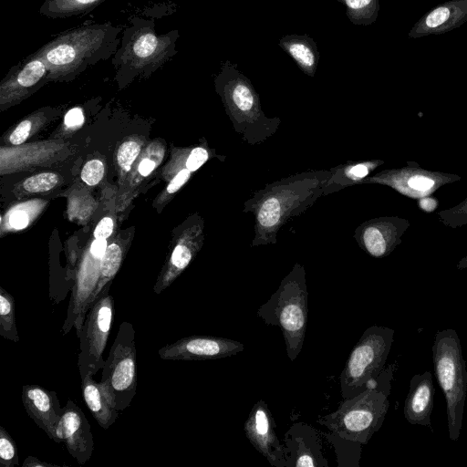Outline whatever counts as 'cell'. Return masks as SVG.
Returning a JSON list of instances; mask_svg holds the SVG:
<instances>
[{
    "label": "cell",
    "mask_w": 467,
    "mask_h": 467,
    "mask_svg": "<svg viewBox=\"0 0 467 467\" xmlns=\"http://www.w3.org/2000/svg\"><path fill=\"white\" fill-rule=\"evenodd\" d=\"M420 206L426 211H432L436 206V202L432 199H423L420 201Z\"/></svg>",
    "instance_id": "obj_40"
},
{
    "label": "cell",
    "mask_w": 467,
    "mask_h": 467,
    "mask_svg": "<svg viewBox=\"0 0 467 467\" xmlns=\"http://www.w3.org/2000/svg\"><path fill=\"white\" fill-rule=\"evenodd\" d=\"M308 292L304 266L296 264L256 315L268 326L278 327L283 334L286 355L296 360L302 350L308 315Z\"/></svg>",
    "instance_id": "obj_4"
},
{
    "label": "cell",
    "mask_w": 467,
    "mask_h": 467,
    "mask_svg": "<svg viewBox=\"0 0 467 467\" xmlns=\"http://www.w3.org/2000/svg\"><path fill=\"white\" fill-rule=\"evenodd\" d=\"M23 467H50V466H57L56 464L48 463L47 462H43L36 457L28 456L25 459Z\"/></svg>",
    "instance_id": "obj_38"
},
{
    "label": "cell",
    "mask_w": 467,
    "mask_h": 467,
    "mask_svg": "<svg viewBox=\"0 0 467 467\" xmlns=\"http://www.w3.org/2000/svg\"><path fill=\"white\" fill-rule=\"evenodd\" d=\"M209 158V153L206 149L202 147H196L190 152L185 165L191 171H197L202 164H204Z\"/></svg>",
    "instance_id": "obj_30"
},
{
    "label": "cell",
    "mask_w": 467,
    "mask_h": 467,
    "mask_svg": "<svg viewBox=\"0 0 467 467\" xmlns=\"http://www.w3.org/2000/svg\"><path fill=\"white\" fill-rule=\"evenodd\" d=\"M56 442H64L69 454L79 464L86 463L94 451L90 424L82 410L70 399L58 422Z\"/></svg>",
    "instance_id": "obj_13"
},
{
    "label": "cell",
    "mask_w": 467,
    "mask_h": 467,
    "mask_svg": "<svg viewBox=\"0 0 467 467\" xmlns=\"http://www.w3.org/2000/svg\"><path fill=\"white\" fill-rule=\"evenodd\" d=\"M244 350L236 340L214 336H188L158 350L165 360H209L234 356Z\"/></svg>",
    "instance_id": "obj_11"
},
{
    "label": "cell",
    "mask_w": 467,
    "mask_h": 467,
    "mask_svg": "<svg viewBox=\"0 0 467 467\" xmlns=\"http://www.w3.org/2000/svg\"><path fill=\"white\" fill-rule=\"evenodd\" d=\"M113 231V221L109 217L102 218L94 231L95 239H107Z\"/></svg>",
    "instance_id": "obj_32"
},
{
    "label": "cell",
    "mask_w": 467,
    "mask_h": 467,
    "mask_svg": "<svg viewBox=\"0 0 467 467\" xmlns=\"http://www.w3.org/2000/svg\"><path fill=\"white\" fill-rule=\"evenodd\" d=\"M132 24L125 30L113 62L131 70H146L161 66L176 53L178 31L157 36L150 21L137 19Z\"/></svg>",
    "instance_id": "obj_9"
},
{
    "label": "cell",
    "mask_w": 467,
    "mask_h": 467,
    "mask_svg": "<svg viewBox=\"0 0 467 467\" xmlns=\"http://www.w3.org/2000/svg\"><path fill=\"white\" fill-rule=\"evenodd\" d=\"M393 372L391 364L379 375L375 387L344 399L335 411L320 416L317 422L344 439L366 445L380 429L387 415Z\"/></svg>",
    "instance_id": "obj_3"
},
{
    "label": "cell",
    "mask_w": 467,
    "mask_h": 467,
    "mask_svg": "<svg viewBox=\"0 0 467 467\" xmlns=\"http://www.w3.org/2000/svg\"><path fill=\"white\" fill-rule=\"evenodd\" d=\"M0 335L15 343L19 341L15 316V299L3 287H0Z\"/></svg>",
    "instance_id": "obj_24"
},
{
    "label": "cell",
    "mask_w": 467,
    "mask_h": 467,
    "mask_svg": "<svg viewBox=\"0 0 467 467\" xmlns=\"http://www.w3.org/2000/svg\"><path fill=\"white\" fill-rule=\"evenodd\" d=\"M285 467H328L318 431L306 422L294 423L285 433Z\"/></svg>",
    "instance_id": "obj_14"
},
{
    "label": "cell",
    "mask_w": 467,
    "mask_h": 467,
    "mask_svg": "<svg viewBox=\"0 0 467 467\" xmlns=\"http://www.w3.org/2000/svg\"><path fill=\"white\" fill-rule=\"evenodd\" d=\"M29 222L28 215L26 212L18 210L15 211L9 217V223L15 229H24Z\"/></svg>",
    "instance_id": "obj_36"
},
{
    "label": "cell",
    "mask_w": 467,
    "mask_h": 467,
    "mask_svg": "<svg viewBox=\"0 0 467 467\" xmlns=\"http://www.w3.org/2000/svg\"><path fill=\"white\" fill-rule=\"evenodd\" d=\"M83 400L90 410L92 417L104 430H108L118 419L119 410L101 381H96L92 375L81 378Z\"/></svg>",
    "instance_id": "obj_18"
},
{
    "label": "cell",
    "mask_w": 467,
    "mask_h": 467,
    "mask_svg": "<svg viewBox=\"0 0 467 467\" xmlns=\"http://www.w3.org/2000/svg\"><path fill=\"white\" fill-rule=\"evenodd\" d=\"M119 33L110 24L84 25L57 35L33 55L46 63L47 78L73 76L115 54Z\"/></svg>",
    "instance_id": "obj_2"
},
{
    "label": "cell",
    "mask_w": 467,
    "mask_h": 467,
    "mask_svg": "<svg viewBox=\"0 0 467 467\" xmlns=\"http://www.w3.org/2000/svg\"><path fill=\"white\" fill-rule=\"evenodd\" d=\"M191 172L187 168L181 170L169 183L167 192L169 193L177 192L188 181Z\"/></svg>",
    "instance_id": "obj_33"
},
{
    "label": "cell",
    "mask_w": 467,
    "mask_h": 467,
    "mask_svg": "<svg viewBox=\"0 0 467 467\" xmlns=\"http://www.w3.org/2000/svg\"><path fill=\"white\" fill-rule=\"evenodd\" d=\"M309 77H314L319 61V52L314 39L306 35H287L278 44Z\"/></svg>",
    "instance_id": "obj_19"
},
{
    "label": "cell",
    "mask_w": 467,
    "mask_h": 467,
    "mask_svg": "<svg viewBox=\"0 0 467 467\" xmlns=\"http://www.w3.org/2000/svg\"><path fill=\"white\" fill-rule=\"evenodd\" d=\"M244 430L251 444L272 466L285 467V445L275 433V422L265 401L260 400L254 405Z\"/></svg>",
    "instance_id": "obj_12"
},
{
    "label": "cell",
    "mask_w": 467,
    "mask_h": 467,
    "mask_svg": "<svg viewBox=\"0 0 467 467\" xmlns=\"http://www.w3.org/2000/svg\"><path fill=\"white\" fill-rule=\"evenodd\" d=\"M332 171L306 172L267 185L245 203L255 215L253 245L275 243L280 227L324 194Z\"/></svg>",
    "instance_id": "obj_1"
},
{
    "label": "cell",
    "mask_w": 467,
    "mask_h": 467,
    "mask_svg": "<svg viewBox=\"0 0 467 467\" xmlns=\"http://www.w3.org/2000/svg\"><path fill=\"white\" fill-rule=\"evenodd\" d=\"M110 283L88 311L79 338L78 365L80 378L94 376L104 364L103 353L111 330L114 299L109 295Z\"/></svg>",
    "instance_id": "obj_10"
},
{
    "label": "cell",
    "mask_w": 467,
    "mask_h": 467,
    "mask_svg": "<svg viewBox=\"0 0 467 467\" xmlns=\"http://www.w3.org/2000/svg\"><path fill=\"white\" fill-rule=\"evenodd\" d=\"M327 441L333 446L339 467H358L362 444L344 439L335 432H323Z\"/></svg>",
    "instance_id": "obj_22"
},
{
    "label": "cell",
    "mask_w": 467,
    "mask_h": 467,
    "mask_svg": "<svg viewBox=\"0 0 467 467\" xmlns=\"http://www.w3.org/2000/svg\"><path fill=\"white\" fill-rule=\"evenodd\" d=\"M394 329L371 326L352 348L339 375V389L344 399L355 397L378 384L394 341Z\"/></svg>",
    "instance_id": "obj_7"
},
{
    "label": "cell",
    "mask_w": 467,
    "mask_h": 467,
    "mask_svg": "<svg viewBox=\"0 0 467 467\" xmlns=\"http://www.w3.org/2000/svg\"><path fill=\"white\" fill-rule=\"evenodd\" d=\"M23 62L22 66L14 67V73L5 82L6 88H10L14 91L16 89V92L29 89L48 77L47 67L40 57L32 54Z\"/></svg>",
    "instance_id": "obj_20"
},
{
    "label": "cell",
    "mask_w": 467,
    "mask_h": 467,
    "mask_svg": "<svg viewBox=\"0 0 467 467\" xmlns=\"http://www.w3.org/2000/svg\"><path fill=\"white\" fill-rule=\"evenodd\" d=\"M140 150V145L133 140L122 143L118 150L117 160L119 165L125 171H129Z\"/></svg>",
    "instance_id": "obj_28"
},
{
    "label": "cell",
    "mask_w": 467,
    "mask_h": 467,
    "mask_svg": "<svg viewBox=\"0 0 467 467\" xmlns=\"http://www.w3.org/2000/svg\"><path fill=\"white\" fill-rule=\"evenodd\" d=\"M432 364L446 401L449 437L457 441L467 396V369L461 340L453 328L439 330L435 334Z\"/></svg>",
    "instance_id": "obj_5"
},
{
    "label": "cell",
    "mask_w": 467,
    "mask_h": 467,
    "mask_svg": "<svg viewBox=\"0 0 467 467\" xmlns=\"http://www.w3.org/2000/svg\"><path fill=\"white\" fill-rule=\"evenodd\" d=\"M31 130L30 120H24L17 125L10 135L9 140L14 145L24 143L29 136Z\"/></svg>",
    "instance_id": "obj_31"
},
{
    "label": "cell",
    "mask_w": 467,
    "mask_h": 467,
    "mask_svg": "<svg viewBox=\"0 0 467 467\" xmlns=\"http://www.w3.org/2000/svg\"><path fill=\"white\" fill-rule=\"evenodd\" d=\"M467 21V0H449L424 14L409 31V37L441 35L460 27Z\"/></svg>",
    "instance_id": "obj_16"
},
{
    "label": "cell",
    "mask_w": 467,
    "mask_h": 467,
    "mask_svg": "<svg viewBox=\"0 0 467 467\" xmlns=\"http://www.w3.org/2000/svg\"><path fill=\"white\" fill-rule=\"evenodd\" d=\"M104 175V165L99 160H91L88 161L81 171V179L88 185L98 184Z\"/></svg>",
    "instance_id": "obj_29"
},
{
    "label": "cell",
    "mask_w": 467,
    "mask_h": 467,
    "mask_svg": "<svg viewBox=\"0 0 467 467\" xmlns=\"http://www.w3.org/2000/svg\"><path fill=\"white\" fill-rule=\"evenodd\" d=\"M59 182V176L53 172H42L27 178L24 189L28 192H44L53 189Z\"/></svg>",
    "instance_id": "obj_27"
},
{
    "label": "cell",
    "mask_w": 467,
    "mask_h": 467,
    "mask_svg": "<svg viewBox=\"0 0 467 467\" xmlns=\"http://www.w3.org/2000/svg\"><path fill=\"white\" fill-rule=\"evenodd\" d=\"M155 168V163L150 159H144L139 165V172L142 176H148Z\"/></svg>",
    "instance_id": "obj_39"
},
{
    "label": "cell",
    "mask_w": 467,
    "mask_h": 467,
    "mask_svg": "<svg viewBox=\"0 0 467 467\" xmlns=\"http://www.w3.org/2000/svg\"><path fill=\"white\" fill-rule=\"evenodd\" d=\"M0 464L4 467L19 464L16 441L3 426H0Z\"/></svg>",
    "instance_id": "obj_26"
},
{
    "label": "cell",
    "mask_w": 467,
    "mask_h": 467,
    "mask_svg": "<svg viewBox=\"0 0 467 467\" xmlns=\"http://www.w3.org/2000/svg\"><path fill=\"white\" fill-rule=\"evenodd\" d=\"M362 244L367 252L374 257H380L387 251V243L381 231L375 226L366 227L361 235Z\"/></svg>",
    "instance_id": "obj_25"
},
{
    "label": "cell",
    "mask_w": 467,
    "mask_h": 467,
    "mask_svg": "<svg viewBox=\"0 0 467 467\" xmlns=\"http://www.w3.org/2000/svg\"><path fill=\"white\" fill-rule=\"evenodd\" d=\"M84 122V115L82 109L74 108L67 111L64 118V123L68 128L81 126Z\"/></svg>",
    "instance_id": "obj_34"
},
{
    "label": "cell",
    "mask_w": 467,
    "mask_h": 467,
    "mask_svg": "<svg viewBox=\"0 0 467 467\" xmlns=\"http://www.w3.org/2000/svg\"><path fill=\"white\" fill-rule=\"evenodd\" d=\"M342 3L347 16L354 25L368 26L373 24L379 15V0H337Z\"/></svg>",
    "instance_id": "obj_23"
},
{
    "label": "cell",
    "mask_w": 467,
    "mask_h": 467,
    "mask_svg": "<svg viewBox=\"0 0 467 467\" xmlns=\"http://www.w3.org/2000/svg\"><path fill=\"white\" fill-rule=\"evenodd\" d=\"M107 248L106 239H95L90 245V254L93 257L101 259Z\"/></svg>",
    "instance_id": "obj_37"
},
{
    "label": "cell",
    "mask_w": 467,
    "mask_h": 467,
    "mask_svg": "<svg viewBox=\"0 0 467 467\" xmlns=\"http://www.w3.org/2000/svg\"><path fill=\"white\" fill-rule=\"evenodd\" d=\"M106 0H46L39 13L49 18H66L89 13Z\"/></svg>",
    "instance_id": "obj_21"
},
{
    "label": "cell",
    "mask_w": 467,
    "mask_h": 467,
    "mask_svg": "<svg viewBox=\"0 0 467 467\" xmlns=\"http://www.w3.org/2000/svg\"><path fill=\"white\" fill-rule=\"evenodd\" d=\"M408 184L414 190L425 191L431 188L434 184V182L430 178L421 175H416L409 179Z\"/></svg>",
    "instance_id": "obj_35"
},
{
    "label": "cell",
    "mask_w": 467,
    "mask_h": 467,
    "mask_svg": "<svg viewBox=\"0 0 467 467\" xmlns=\"http://www.w3.org/2000/svg\"><path fill=\"white\" fill-rule=\"evenodd\" d=\"M22 402L29 418L56 441V431L64 411L57 395L39 385L22 387Z\"/></svg>",
    "instance_id": "obj_15"
},
{
    "label": "cell",
    "mask_w": 467,
    "mask_h": 467,
    "mask_svg": "<svg viewBox=\"0 0 467 467\" xmlns=\"http://www.w3.org/2000/svg\"><path fill=\"white\" fill-rule=\"evenodd\" d=\"M101 383L109 392L115 409L122 411L130 406L137 389V350L135 330L123 321L109 356L102 367Z\"/></svg>",
    "instance_id": "obj_8"
},
{
    "label": "cell",
    "mask_w": 467,
    "mask_h": 467,
    "mask_svg": "<svg viewBox=\"0 0 467 467\" xmlns=\"http://www.w3.org/2000/svg\"><path fill=\"white\" fill-rule=\"evenodd\" d=\"M215 88L235 130L249 143L261 141L272 134L276 126L262 111L260 99L251 81L226 60L215 78Z\"/></svg>",
    "instance_id": "obj_6"
},
{
    "label": "cell",
    "mask_w": 467,
    "mask_h": 467,
    "mask_svg": "<svg viewBox=\"0 0 467 467\" xmlns=\"http://www.w3.org/2000/svg\"><path fill=\"white\" fill-rule=\"evenodd\" d=\"M434 393L435 388L430 371L415 374L411 378L403 407V414L409 423L431 427Z\"/></svg>",
    "instance_id": "obj_17"
}]
</instances>
